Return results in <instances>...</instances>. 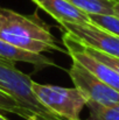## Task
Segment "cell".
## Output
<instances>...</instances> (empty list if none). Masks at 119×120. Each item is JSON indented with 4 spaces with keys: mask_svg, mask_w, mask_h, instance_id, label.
I'll return each instance as SVG.
<instances>
[{
    "mask_svg": "<svg viewBox=\"0 0 119 120\" xmlns=\"http://www.w3.org/2000/svg\"><path fill=\"white\" fill-rule=\"evenodd\" d=\"M0 39L35 54L51 50L63 51L51 34L50 26L41 20L36 13L25 15L0 7Z\"/></svg>",
    "mask_w": 119,
    "mask_h": 120,
    "instance_id": "6da1fadb",
    "label": "cell"
},
{
    "mask_svg": "<svg viewBox=\"0 0 119 120\" xmlns=\"http://www.w3.org/2000/svg\"><path fill=\"white\" fill-rule=\"evenodd\" d=\"M32 91L53 116L64 120H82L81 112L88 100L76 87L40 84L33 80Z\"/></svg>",
    "mask_w": 119,
    "mask_h": 120,
    "instance_id": "7a4b0ae2",
    "label": "cell"
},
{
    "mask_svg": "<svg viewBox=\"0 0 119 120\" xmlns=\"http://www.w3.org/2000/svg\"><path fill=\"white\" fill-rule=\"evenodd\" d=\"M32 82L33 79L28 75L21 72L15 67V62L0 57V90L11 94L23 109L32 113L53 116L34 96Z\"/></svg>",
    "mask_w": 119,
    "mask_h": 120,
    "instance_id": "3957f363",
    "label": "cell"
},
{
    "mask_svg": "<svg viewBox=\"0 0 119 120\" xmlns=\"http://www.w3.org/2000/svg\"><path fill=\"white\" fill-rule=\"evenodd\" d=\"M69 76L75 87L86 98V100H91L102 105L119 104L118 91L97 78L75 60H73V64L69 69Z\"/></svg>",
    "mask_w": 119,
    "mask_h": 120,
    "instance_id": "277c9868",
    "label": "cell"
},
{
    "mask_svg": "<svg viewBox=\"0 0 119 120\" xmlns=\"http://www.w3.org/2000/svg\"><path fill=\"white\" fill-rule=\"evenodd\" d=\"M62 32L73 34L84 44L119 58V38L112 33L89 22V23H58Z\"/></svg>",
    "mask_w": 119,
    "mask_h": 120,
    "instance_id": "5b68a950",
    "label": "cell"
},
{
    "mask_svg": "<svg viewBox=\"0 0 119 120\" xmlns=\"http://www.w3.org/2000/svg\"><path fill=\"white\" fill-rule=\"evenodd\" d=\"M62 33H63V36H62L63 44H64L68 54L70 55V57L73 60L77 61L78 63H81L83 67H85L91 74H93L97 78H99L102 82H104L106 85H109L110 87L115 89L116 91L119 92L118 72L116 70H113L112 68L107 67L106 64L99 62L96 58H93L92 56H90L89 54H86L82 49H79L74 43V41H73L69 33H67V32H62Z\"/></svg>",
    "mask_w": 119,
    "mask_h": 120,
    "instance_id": "8992f818",
    "label": "cell"
},
{
    "mask_svg": "<svg viewBox=\"0 0 119 120\" xmlns=\"http://www.w3.org/2000/svg\"><path fill=\"white\" fill-rule=\"evenodd\" d=\"M39 8L48 13L58 23H89L90 18L86 13L73 6L67 0H32Z\"/></svg>",
    "mask_w": 119,
    "mask_h": 120,
    "instance_id": "52a82bcc",
    "label": "cell"
},
{
    "mask_svg": "<svg viewBox=\"0 0 119 120\" xmlns=\"http://www.w3.org/2000/svg\"><path fill=\"white\" fill-rule=\"evenodd\" d=\"M0 57L13 61V62L29 63L35 68L36 71H40L48 67L56 65L53 60H50L49 57L42 54H35V52H31V51L16 48L1 39H0Z\"/></svg>",
    "mask_w": 119,
    "mask_h": 120,
    "instance_id": "ba28073f",
    "label": "cell"
},
{
    "mask_svg": "<svg viewBox=\"0 0 119 120\" xmlns=\"http://www.w3.org/2000/svg\"><path fill=\"white\" fill-rule=\"evenodd\" d=\"M73 6L77 7L88 15L100 14V15H115L116 0H67Z\"/></svg>",
    "mask_w": 119,
    "mask_h": 120,
    "instance_id": "9c48e42d",
    "label": "cell"
},
{
    "mask_svg": "<svg viewBox=\"0 0 119 120\" xmlns=\"http://www.w3.org/2000/svg\"><path fill=\"white\" fill-rule=\"evenodd\" d=\"M89 117L86 120H119V104L102 105L91 100L86 101Z\"/></svg>",
    "mask_w": 119,
    "mask_h": 120,
    "instance_id": "30bf717a",
    "label": "cell"
},
{
    "mask_svg": "<svg viewBox=\"0 0 119 120\" xmlns=\"http://www.w3.org/2000/svg\"><path fill=\"white\" fill-rule=\"evenodd\" d=\"M69 34H70V33H69ZM70 36H71V39L74 41V43L78 47L79 49H82L83 51H85L86 54H89V55L92 56L93 58L98 60L99 62H102V63L106 64L107 67L112 68L113 70H116V71L119 74V58L118 57H115V56L107 55V54H105V52L98 51V50H96V49H93V48H91V47L84 44V43L81 42L77 38H75L73 34H70Z\"/></svg>",
    "mask_w": 119,
    "mask_h": 120,
    "instance_id": "8fae6325",
    "label": "cell"
},
{
    "mask_svg": "<svg viewBox=\"0 0 119 120\" xmlns=\"http://www.w3.org/2000/svg\"><path fill=\"white\" fill-rule=\"evenodd\" d=\"M0 111L15 113L26 119H28L31 116L35 114V113H32L31 111L23 109L11 94H8L7 92H5L2 90H0Z\"/></svg>",
    "mask_w": 119,
    "mask_h": 120,
    "instance_id": "7c38bea8",
    "label": "cell"
},
{
    "mask_svg": "<svg viewBox=\"0 0 119 120\" xmlns=\"http://www.w3.org/2000/svg\"><path fill=\"white\" fill-rule=\"evenodd\" d=\"M91 23L112 33L119 38V16L117 15H100V14H91L89 15Z\"/></svg>",
    "mask_w": 119,
    "mask_h": 120,
    "instance_id": "4fadbf2b",
    "label": "cell"
},
{
    "mask_svg": "<svg viewBox=\"0 0 119 120\" xmlns=\"http://www.w3.org/2000/svg\"><path fill=\"white\" fill-rule=\"evenodd\" d=\"M38 120H64L62 118L55 117V116H50V114H46V116H41V114H35Z\"/></svg>",
    "mask_w": 119,
    "mask_h": 120,
    "instance_id": "5bb4252c",
    "label": "cell"
},
{
    "mask_svg": "<svg viewBox=\"0 0 119 120\" xmlns=\"http://www.w3.org/2000/svg\"><path fill=\"white\" fill-rule=\"evenodd\" d=\"M113 9H115V15L119 16V0H116V4H115Z\"/></svg>",
    "mask_w": 119,
    "mask_h": 120,
    "instance_id": "9a60e30c",
    "label": "cell"
},
{
    "mask_svg": "<svg viewBox=\"0 0 119 120\" xmlns=\"http://www.w3.org/2000/svg\"><path fill=\"white\" fill-rule=\"evenodd\" d=\"M27 120H38V118H36V116H35V114H33V116H31Z\"/></svg>",
    "mask_w": 119,
    "mask_h": 120,
    "instance_id": "2e32d148",
    "label": "cell"
},
{
    "mask_svg": "<svg viewBox=\"0 0 119 120\" xmlns=\"http://www.w3.org/2000/svg\"><path fill=\"white\" fill-rule=\"evenodd\" d=\"M0 120H8V119H7L6 117H4V116H2V114L0 113Z\"/></svg>",
    "mask_w": 119,
    "mask_h": 120,
    "instance_id": "e0dca14e",
    "label": "cell"
}]
</instances>
